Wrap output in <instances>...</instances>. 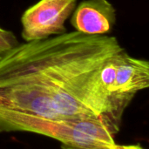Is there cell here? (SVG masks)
I'll return each mask as SVG.
<instances>
[{"label": "cell", "mask_w": 149, "mask_h": 149, "mask_svg": "<svg viewBox=\"0 0 149 149\" xmlns=\"http://www.w3.org/2000/svg\"><path fill=\"white\" fill-rule=\"evenodd\" d=\"M149 86V63L122 51L117 59L110 98L116 111L123 115L134 96Z\"/></svg>", "instance_id": "277c9868"}, {"label": "cell", "mask_w": 149, "mask_h": 149, "mask_svg": "<svg viewBox=\"0 0 149 149\" xmlns=\"http://www.w3.org/2000/svg\"><path fill=\"white\" fill-rule=\"evenodd\" d=\"M18 44L19 42L13 32L0 26V52L9 50Z\"/></svg>", "instance_id": "8992f818"}, {"label": "cell", "mask_w": 149, "mask_h": 149, "mask_svg": "<svg viewBox=\"0 0 149 149\" xmlns=\"http://www.w3.org/2000/svg\"><path fill=\"white\" fill-rule=\"evenodd\" d=\"M117 38L76 31L0 52V108L52 120L102 117L120 127L101 82Z\"/></svg>", "instance_id": "6da1fadb"}, {"label": "cell", "mask_w": 149, "mask_h": 149, "mask_svg": "<svg viewBox=\"0 0 149 149\" xmlns=\"http://www.w3.org/2000/svg\"><path fill=\"white\" fill-rule=\"evenodd\" d=\"M78 0H39L21 17V36L25 42L42 40L66 32L65 23Z\"/></svg>", "instance_id": "3957f363"}, {"label": "cell", "mask_w": 149, "mask_h": 149, "mask_svg": "<svg viewBox=\"0 0 149 149\" xmlns=\"http://www.w3.org/2000/svg\"><path fill=\"white\" fill-rule=\"evenodd\" d=\"M112 149H144L140 145H115Z\"/></svg>", "instance_id": "52a82bcc"}, {"label": "cell", "mask_w": 149, "mask_h": 149, "mask_svg": "<svg viewBox=\"0 0 149 149\" xmlns=\"http://www.w3.org/2000/svg\"><path fill=\"white\" fill-rule=\"evenodd\" d=\"M120 127L102 117L52 120L0 109V133L30 132L61 143L63 149H112Z\"/></svg>", "instance_id": "7a4b0ae2"}, {"label": "cell", "mask_w": 149, "mask_h": 149, "mask_svg": "<svg viewBox=\"0 0 149 149\" xmlns=\"http://www.w3.org/2000/svg\"><path fill=\"white\" fill-rule=\"evenodd\" d=\"M72 14L75 31L88 35H107L116 22L115 8L108 0L82 1Z\"/></svg>", "instance_id": "5b68a950"}]
</instances>
